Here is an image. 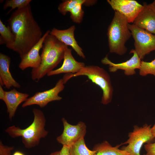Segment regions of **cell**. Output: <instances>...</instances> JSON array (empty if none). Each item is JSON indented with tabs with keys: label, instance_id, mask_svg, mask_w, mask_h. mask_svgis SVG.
<instances>
[{
	"label": "cell",
	"instance_id": "6da1fadb",
	"mask_svg": "<svg viewBox=\"0 0 155 155\" xmlns=\"http://www.w3.org/2000/svg\"><path fill=\"white\" fill-rule=\"evenodd\" d=\"M7 22L15 36L11 50L21 58L41 39V29L33 17L30 4L13 12Z\"/></svg>",
	"mask_w": 155,
	"mask_h": 155
},
{
	"label": "cell",
	"instance_id": "7a4b0ae2",
	"mask_svg": "<svg viewBox=\"0 0 155 155\" xmlns=\"http://www.w3.org/2000/svg\"><path fill=\"white\" fill-rule=\"evenodd\" d=\"M67 47L49 33L43 42L40 65L38 67L32 69V80L38 82L53 70L63 59L65 50Z\"/></svg>",
	"mask_w": 155,
	"mask_h": 155
},
{
	"label": "cell",
	"instance_id": "3957f363",
	"mask_svg": "<svg viewBox=\"0 0 155 155\" xmlns=\"http://www.w3.org/2000/svg\"><path fill=\"white\" fill-rule=\"evenodd\" d=\"M32 112L34 120L28 127L21 129L15 125L10 126L5 131L12 138L21 137L25 147L30 148L38 145L41 139L45 138L48 132L45 129L46 119L40 110L34 108Z\"/></svg>",
	"mask_w": 155,
	"mask_h": 155
},
{
	"label": "cell",
	"instance_id": "277c9868",
	"mask_svg": "<svg viewBox=\"0 0 155 155\" xmlns=\"http://www.w3.org/2000/svg\"><path fill=\"white\" fill-rule=\"evenodd\" d=\"M126 18L115 11L113 18L107 30L110 52L122 55L127 52L125 43L132 36Z\"/></svg>",
	"mask_w": 155,
	"mask_h": 155
},
{
	"label": "cell",
	"instance_id": "5b68a950",
	"mask_svg": "<svg viewBox=\"0 0 155 155\" xmlns=\"http://www.w3.org/2000/svg\"><path fill=\"white\" fill-rule=\"evenodd\" d=\"M81 75L86 76L93 83L98 86L103 92L101 103L106 105L110 103L112 98L113 89L110 76L102 68L95 65L85 66L79 71L74 74L67 73L63 79L65 84L72 78Z\"/></svg>",
	"mask_w": 155,
	"mask_h": 155
},
{
	"label": "cell",
	"instance_id": "8992f818",
	"mask_svg": "<svg viewBox=\"0 0 155 155\" xmlns=\"http://www.w3.org/2000/svg\"><path fill=\"white\" fill-rule=\"evenodd\" d=\"M151 125L145 124L140 127L135 125L129 133L128 139L123 144L127 145L122 148L129 155H141L140 150L144 144L152 142L155 138L151 131Z\"/></svg>",
	"mask_w": 155,
	"mask_h": 155
},
{
	"label": "cell",
	"instance_id": "52a82bcc",
	"mask_svg": "<svg viewBox=\"0 0 155 155\" xmlns=\"http://www.w3.org/2000/svg\"><path fill=\"white\" fill-rule=\"evenodd\" d=\"M128 27L134 40V50L141 59L155 50V35L133 24L129 23Z\"/></svg>",
	"mask_w": 155,
	"mask_h": 155
},
{
	"label": "cell",
	"instance_id": "ba28073f",
	"mask_svg": "<svg viewBox=\"0 0 155 155\" xmlns=\"http://www.w3.org/2000/svg\"><path fill=\"white\" fill-rule=\"evenodd\" d=\"M64 84L63 79H60L53 88L42 92H37L28 98L22 104V107L24 108L33 105H37L42 108L51 102L61 100L62 98L59 94L64 90Z\"/></svg>",
	"mask_w": 155,
	"mask_h": 155
},
{
	"label": "cell",
	"instance_id": "9c48e42d",
	"mask_svg": "<svg viewBox=\"0 0 155 155\" xmlns=\"http://www.w3.org/2000/svg\"><path fill=\"white\" fill-rule=\"evenodd\" d=\"M61 120L63 130L62 134L56 138L59 143L70 147L84 138L86 132V126L84 122L80 121L77 125H73L69 123L64 118Z\"/></svg>",
	"mask_w": 155,
	"mask_h": 155
},
{
	"label": "cell",
	"instance_id": "30bf717a",
	"mask_svg": "<svg viewBox=\"0 0 155 155\" xmlns=\"http://www.w3.org/2000/svg\"><path fill=\"white\" fill-rule=\"evenodd\" d=\"M107 2L115 11L125 16L128 23H133L143 7L134 0H107Z\"/></svg>",
	"mask_w": 155,
	"mask_h": 155
},
{
	"label": "cell",
	"instance_id": "8fae6325",
	"mask_svg": "<svg viewBox=\"0 0 155 155\" xmlns=\"http://www.w3.org/2000/svg\"><path fill=\"white\" fill-rule=\"evenodd\" d=\"M130 53L133 54L132 57L123 63H113L108 59V55L102 59L101 62L103 64L108 65L109 71L111 72H114L118 69H121L124 70L125 75H132L136 73L135 69H140L141 61L134 49L131 50Z\"/></svg>",
	"mask_w": 155,
	"mask_h": 155
},
{
	"label": "cell",
	"instance_id": "7c38bea8",
	"mask_svg": "<svg viewBox=\"0 0 155 155\" xmlns=\"http://www.w3.org/2000/svg\"><path fill=\"white\" fill-rule=\"evenodd\" d=\"M143 7L135 19L133 24L155 34V9L151 4L144 2Z\"/></svg>",
	"mask_w": 155,
	"mask_h": 155
},
{
	"label": "cell",
	"instance_id": "4fadbf2b",
	"mask_svg": "<svg viewBox=\"0 0 155 155\" xmlns=\"http://www.w3.org/2000/svg\"><path fill=\"white\" fill-rule=\"evenodd\" d=\"M50 32V31L49 30L47 31L38 43L26 54L21 58V61L19 65L20 69L24 70L28 67L36 68L39 66L41 61L39 52L42 47L45 38Z\"/></svg>",
	"mask_w": 155,
	"mask_h": 155
},
{
	"label": "cell",
	"instance_id": "5bb4252c",
	"mask_svg": "<svg viewBox=\"0 0 155 155\" xmlns=\"http://www.w3.org/2000/svg\"><path fill=\"white\" fill-rule=\"evenodd\" d=\"M75 29V26L74 25L64 30L53 28L50 31V34L67 46H71L80 57L84 59L86 57L83 50L79 45L74 37V32Z\"/></svg>",
	"mask_w": 155,
	"mask_h": 155
},
{
	"label": "cell",
	"instance_id": "9a60e30c",
	"mask_svg": "<svg viewBox=\"0 0 155 155\" xmlns=\"http://www.w3.org/2000/svg\"><path fill=\"white\" fill-rule=\"evenodd\" d=\"M72 50L67 47L65 49L63 62L59 68L53 70L48 73L47 75L51 76L62 73H73L79 71L85 65L84 63L79 62L75 60L71 53Z\"/></svg>",
	"mask_w": 155,
	"mask_h": 155
},
{
	"label": "cell",
	"instance_id": "2e32d148",
	"mask_svg": "<svg viewBox=\"0 0 155 155\" xmlns=\"http://www.w3.org/2000/svg\"><path fill=\"white\" fill-rule=\"evenodd\" d=\"M29 96L28 94L20 92L15 88L5 91L3 100L6 106L10 120H11L14 117L18 106L22 102H25Z\"/></svg>",
	"mask_w": 155,
	"mask_h": 155
},
{
	"label": "cell",
	"instance_id": "e0dca14e",
	"mask_svg": "<svg viewBox=\"0 0 155 155\" xmlns=\"http://www.w3.org/2000/svg\"><path fill=\"white\" fill-rule=\"evenodd\" d=\"M11 58L2 53H0V83L8 89L12 87L20 88L21 86L12 76L9 71Z\"/></svg>",
	"mask_w": 155,
	"mask_h": 155
},
{
	"label": "cell",
	"instance_id": "ac0fdd59",
	"mask_svg": "<svg viewBox=\"0 0 155 155\" xmlns=\"http://www.w3.org/2000/svg\"><path fill=\"white\" fill-rule=\"evenodd\" d=\"M121 145L113 146L108 141H104L95 144L92 150L96 151L94 155H129L126 151L119 148Z\"/></svg>",
	"mask_w": 155,
	"mask_h": 155
},
{
	"label": "cell",
	"instance_id": "d6986e66",
	"mask_svg": "<svg viewBox=\"0 0 155 155\" xmlns=\"http://www.w3.org/2000/svg\"><path fill=\"white\" fill-rule=\"evenodd\" d=\"M0 44H5L6 47L11 50L15 40V36L8 25L6 26L0 20Z\"/></svg>",
	"mask_w": 155,
	"mask_h": 155
},
{
	"label": "cell",
	"instance_id": "ffe728a7",
	"mask_svg": "<svg viewBox=\"0 0 155 155\" xmlns=\"http://www.w3.org/2000/svg\"><path fill=\"white\" fill-rule=\"evenodd\" d=\"M96 1L91 0H67L63 1L58 6L59 12L63 16L79 3H82L86 6L93 5L96 3Z\"/></svg>",
	"mask_w": 155,
	"mask_h": 155
},
{
	"label": "cell",
	"instance_id": "44dd1931",
	"mask_svg": "<svg viewBox=\"0 0 155 155\" xmlns=\"http://www.w3.org/2000/svg\"><path fill=\"white\" fill-rule=\"evenodd\" d=\"M70 155H94L96 151L89 149L86 145L84 138L74 144L70 147Z\"/></svg>",
	"mask_w": 155,
	"mask_h": 155
},
{
	"label": "cell",
	"instance_id": "7402d4cb",
	"mask_svg": "<svg viewBox=\"0 0 155 155\" xmlns=\"http://www.w3.org/2000/svg\"><path fill=\"white\" fill-rule=\"evenodd\" d=\"M31 1V0H7L3 5V9L5 10L8 7H11V9L7 13L9 14L13 9L23 7L28 5Z\"/></svg>",
	"mask_w": 155,
	"mask_h": 155
},
{
	"label": "cell",
	"instance_id": "603a6c76",
	"mask_svg": "<svg viewBox=\"0 0 155 155\" xmlns=\"http://www.w3.org/2000/svg\"><path fill=\"white\" fill-rule=\"evenodd\" d=\"M139 74L142 76H145L148 74H152L155 76V59L150 62L141 61Z\"/></svg>",
	"mask_w": 155,
	"mask_h": 155
},
{
	"label": "cell",
	"instance_id": "cb8c5ba5",
	"mask_svg": "<svg viewBox=\"0 0 155 155\" xmlns=\"http://www.w3.org/2000/svg\"><path fill=\"white\" fill-rule=\"evenodd\" d=\"M82 3H79L73 7L69 11L70 18L74 22L80 24L82 22L84 14Z\"/></svg>",
	"mask_w": 155,
	"mask_h": 155
},
{
	"label": "cell",
	"instance_id": "d4e9b609",
	"mask_svg": "<svg viewBox=\"0 0 155 155\" xmlns=\"http://www.w3.org/2000/svg\"><path fill=\"white\" fill-rule=\"evenodd\" d=\"M14 149V146L4 145L1 140L0 141V155H12L11 152Z\"/></svg>",
	"mask_w": 155,
	"mask_h": 155
},
{
	"label": "cell",
	"instance_id": "484cf974",
	"mask_svg": "<svg viewBox=\"0 0 155 155\" xmlns=\"http://www.w3.org/2000/svg\"><path fill=\"white\" fill-rule=\"evenodd\" d=\"M144 148L146 153L144 155H155V142L145 144Z\"/></svg>",
	"mask_w": 155,
	"mask_h": 155
},
{
	"label": "cell",
	"instance_id": "4316f807",
	"mask_svg": "<svg viewBox=\"0 0 155 155\" xmlns=\"http://www.w3.org/2000/svg\"><path fill=\"white\" fill-rule=\"evenodd\" d=\"M70 147L66 146H63L60 150L59 155H70L69 152Z\"/></svg>",
	"mask_w": 155,
	"mask_h": 155
},
{
	"label": "cell",
	"instance_id": "83f0119b",
	"mask_svg": "<svg viewBox=\"0 0 155 155\" xmlns=\"http://www.w3.org/2000/svg\"><path fill=\"white\" fill-rule=\"evenodd\" d=\"M5 91L4 90L2 86L0 85V99L3 100L5 95Z\"/></svg>",
	"mask_w": 155,
	"mask_h": 155
},
{
	"label": "cell",
	"instance_id": "f1b7e54d",
	"mask_svg": "<svg viewBox=\"0 0 155 155\" xmlns=\"http://www.w3.org/2000/svg\"><path fill=\"white\" fill-rule=\"evenodd\" d=\"M151 131L153 136L155 138V123L151 128Z\"/></svg>",
	"mask_w": 155,
	"mask_h": 155
},
{
	"label": "cell",
	"instance_id": "f546056e",
	"mask_svg": "<svg viewBox=\"0 0 155 155\" xmlns=\"http://www.w3.org/2000/svg\"><path fill=\"white\" fill-rule=\"evenodd\" d=\"M12 155H25L22 152L19 151H16Z\"/></svg>",
	"mask_w": 155,
	"mask_h": 155
},
{
	"label": "cell",
	"instance_id": "4dcf8cb0",
	"mask_svg": "<svg viewBox=\"0 0 155 155\" xmlns=\"http://www.w3.org/2000/svg\"><path fill=\"white\" fill-rule=\"evenodd\" d=\"M60 151H55L51 153L49 155H59Z\"/></svg>",
	"mask_w": 155,
	"mask_h": 155
},
{
	"label": "cell",
	"instance_id": "1f68e13d",
	"mask_svg": "<svg viewBox=\"0 0 155 155\" xmlns=\"http://www.w3.org/2000/svg\"><path fill=\"white\" fill-rule=\"evenodd\" d=\"M150 4L155 9V0H154L152 3Z\"/></svg>",
	"mask_w": 155,
	"mask_h": 155
}]
</instances>
